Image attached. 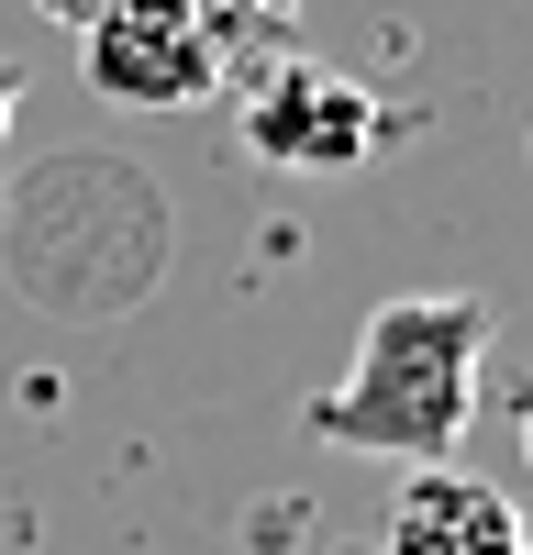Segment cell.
I'll return each instance as SVG.
<instances>
[{"label":"cell","mask_w":533,"mask_h":555,"mask_svg":"<svg viewBox=\"0 0 533 555\" xmlns=\"http://www.w3.org/2000/svg\"><path fill=\"white\" fill-rule=\"evenodd\" d=\"M245 145H256L266 167L344 178L355 156H378V101H367L355 78H334V67L289 56L278 78H256V89H245Z\"/></svg>","instance_id":"3"},{"label":"cell","mask_w":533,"mask_h":555,"mask_svg":"<svg viewBox=\"0 0 533 555\" xmlns=\"http://www.w3.org/2000/svg\"><path fill=\"white\" fill-rule=\"evenodd\" d=\"M78 67L112 112H190L222 78V23L200 0H89Z\"/></svg>","instance_id":"2"},{"label":"cell","mask_w":533,"mask_h":555,"mask_svg":"<svg viewBox=\"0 0 533 555\" xmlns=\"http://www.w3.org/2000/svg\"><path fill=\"white\" fill-rule=\"evenodd\" d=\"M200 12H211V23H222V12H234V0H200Z\"/></svg>","instance_id":"6"},{"label":"cell","mask_w":533,"mask_h":555,"mask_svg":"<svg viewBox=\"0 0 533 555\" xmlns=\"http://www.w3.org/2000/svg\"><path fill=\"white\" fill-rule=\"evenodd\" d=\"M522 455H533V411H522Z\"/></svg>","instance_id":"7"},{"label":"cell","mask_w":533,"mask_h":555,"mask_svg":"<svg viewBox=\"0 0 533 555\" xmlns=\"http://www.w3.org/2000/svg\"><path fill=\"white\" fill-rule=\"evenodd\" d=\"M378 555H533V522L511 512V489H489L467 467H412Z\"/></svg>","instance_id":"4"},{"label":"cell","mask_w":533,"mask_h":555,"mask_svg":"<svg viewBox=\"0 0 533 555\" xmlns=\"http://www.w3.org/2000/svg\"><path fill=\"white\" fill-rule=\"evenodd\" d=\"M12 112H23V78L0 67V145H12Z\"/></svg>","instance_id":"5"},{"label":"cell","mask_w":533,"mask_h":555,"mask_svg":"<svg viewBox=\"0 0 533 555\" xmlns=\"http://www.w3.org/2000/svg\"><path fill=\"white\" fill-rule=\"evenodd\" d=\"M478 356H489V311L467 289L378 300L344 378L311 400V434L355 455H400V467H456V434L478 423Z\"/></svg>","instance_id":"1"}]
</instances>
